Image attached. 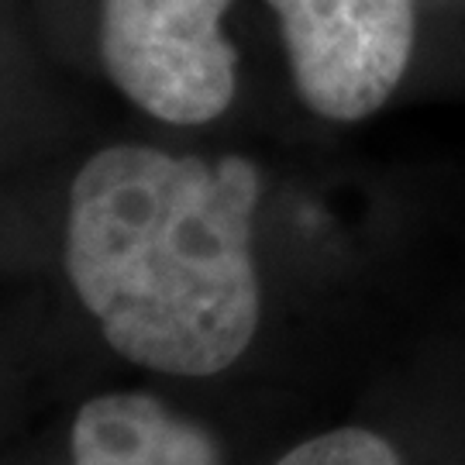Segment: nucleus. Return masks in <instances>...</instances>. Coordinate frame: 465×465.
I'll list each match as a JSON object with an SVG mask.
<instances>
[{
    "label": "nucleus",
    "instance_id": "f257e3e1",
    "mask_svg": "<svg viewBox=\"0 0 465 465\" xmlns=\"http://www.w3.org/2000/svg\"><path fill=\"white\" fill-rule=\"evenodd\" d=\"M259 193L242 155L114 145L80 169L66 272L117 355L166 376H214L242 359L259 328Z\"/></svg>",
    "mask_w": 465,
    "mask_h": 465
},
{
    "label": "nucleus",
    "instance_id": "f03ea898",
    "mask_svg": "<svg viewBox=\"0 0 465 465\" xmlns=\"http://www.w3.org/2000/svg\"><path fill=\"white\" fill-rule=\"evenodd\" d=\"M232 0H104L100 55L128 100L169 124L228 111L238 52L221 32Z\"/></svg>",
    "mask_w": 465,
    "mask_h": 465
},
{
    "label": "nucleus",
    "instance_id": "7ed1b4c3",
    "mask_svg": "<svg viewBox=\"0 0 465 465\" xmlns=\"http://www.w3.org/2000/svg\"><path fill=\"white\" fill-rule=\"evenodd\" d=\"M303 104L362 121L393 97L414 52V0H269Z\"/></svg>",
    "mask_w": 465,
    "mask_h": 465
},
{
    "label": "nucleus",
    "instance_id": "20e7f679",
    "mask_svg": "<svg viewBox=\"0 0 465 465\" xmlns=\"http://www.w3.org/2000/svg\"><path fill=\"white\" fill-rule=\"evenodd\" d=\"M73 465H224L211 434L149 393L84 403L69 438Z\"/></svg>",
    "mask_w": 465,
    "mask_h": 465
},
{
    "label": "nucleus",
    "instance_id": "39448f33",
    "mask_svg": "<svg viewBox=\"0 0 465 465\" xmlns=\"http://www.w3.org/2000/svg\"><path fill=\"white\" fill-rule=\"evenodd\" d=\"M276 465H403L397 449L366 428H338L286 451Z\"/></svg>",
    "mask_w": 465,
    "mask_h": 465
}]
</instances>
